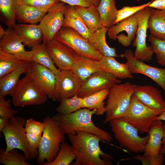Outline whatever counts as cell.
<instances>
[{"label": "cell", "instance_id": "obj_19", "mask_svg": "<svg viewBox=\"0 0 165 165\" xmlns=\"http://www.w3.org/2000/svg\"><path fill=\"white\" fill-rule=\"evenodd\" d=\"M144 104L160 115L165 111V101L161 91L151 85H136L133 94Z\"/></svg>", "mask_w": 165, "mask_h": 165}, {"label": "cell", "instance_id": "obj_6", "mask_svg": "<svg viewBox=\"0 0 165 165\" xmlns=\"http://www.w3.org/2000/svg\"><path fill=\"white\" fill-rule=\"evenodd\" d=\"M109 122L114 137L120 145L130 152H144L148 142V135L140 136L137 129L120 118L112 119Z\"/></svg>", "mask_w": 165, "mask_h": 165}, {"label": "cell", "instance_id": "obj_51", "mask_svg": "<svg viewBox=\"0 0 165 165\" xmlns=\"http://www.w3.org/2000/svg\"><path fill=\"white\" fill-rule=\"evenodd\" d=\"M163 134L162 140V144H165V122L163 123Z\"/></svg>", "mask_w": 165, "mask_h": 165}, {"label": "cell", "instance_id": "obj_9", "mask_svg": "<svg viewBox=\"0 0 165 165\" xmlns=\"http://www.w3.org/2000/svg\"><path fill=\"white\" fill-rule=\"evenodd\" d=\"M54 38L68 46L80 56L98 61L103 56L86 39L71 28L63 26Z\"/></svg>", "mask_w": 165, "mask_h": 165}, {"label": "cell", "instance_id": "obj_21", "mask_svg": "<svg viewBox=\"0 0 165 165\" xmlns=\"http://www.w3.org/2000/svg\"><path fill=\"white\" fill-rule=\"evenodd\" d=\"M63 26L71 28L81 35L91 45L94 37L77 12L74 6L66 5Z\"/></svg>", "mask_w": 165, "mask_h": 165}, {"label": "cell", "instance_id": "obj_7", "mask_svg": "<svg viewBox=\"0 0 165 165\" xmlns=\"http://www.w3.org/2000/svg\"><path fill=\"white\" fill-rule=\"evenodd\" d=\"M20 79L11 95L16 107L38 105L45 103L48 97L46 92L29 75Z\"/></svg>", "mask_w": 165, "mask_h": 165}, {"label": "cell", "instance_id": "obj_5", "mask_svg": "<svg viewBox=\"0 0 165 165\" xmlns=\"http://www.w3.org/2000/svg\"><path fill=\"white\" fill-rule=\"evenodd\" d=\"M136 85L127 82L115 84L110 88L105 106L104 123L123 116L130 105Z\"/></svg>", "mask_w": 165, "mask_h": 165}, {"label": "cell", "instance_id": "obj_29", "mask_svg": "<svg viewBox=\"0 0 165 165\" xmlns=\"http://www.w3.org/2000/svg\"><path fill=\"white\" fill-rule=\"evenodd\" d=\"M97 7L103 27L108 29L114 26L118 11L115 0H100Z\"/></svg>", "mask_w": 165, "mask_h": 165}, {"label": "cell", "instance_id": "obj_15", "mask_svg": "<svg viewBox=\"0 0 165 165\" xmlns=\"http://www.w3.org/2000/svg\"><path fill=\"white\" fill-rule=\"evenodd\" d=\"M138 25L137 12L109 28L107 34L109 38L117 39L123 46L128 47L135 38Z\"/></svg>", "mask_w": 165, "mask_h": 165}, {"label": "cell", "instance_id": "obj_8", "mask_svg": "<svg viewBox=\"0 0 165 165\" xmlns=\"http://www.w3.org/2000/svg\"><path fill=\"white\" fill-rule=\"evenodd\" d=\"M159 114L140 101L133 94L126 111L120 118L136 128L141 134L148 133Z\"/></svg>", "mask_w": 165, "mask_h": 165}, {"label": "cell", "instance_id": "obj_24", "mask_svg": "<svg viewBox=\"0 0 165 165\" xmlns=\"http://www.w3.org/2000/svg\"><path fill=\"white\" fill-rule=\"evenodd\" d=\"M163 125L161 120H155L152 123L148 132L149 138L143 156L156 155L159 153L162 145Z\"/></svg>", "mask_w": 165, "mask_h": 165}, {"label": "cell", "instance_id": "obj_50", "mask_svg": "<svg viewBox=\"0 0 165 165\" xmlns=\"http://www.w3.org/2000/svg\"><path fill=\"white\" fill-rule=\"evenodd\" d=\"M159 153L165 154V144H162L160 149Z\"/></svg>", "mask_w": 165, "mask_h": 165}, {"label": "cell", "instance_id": "obj_27", "mask_svg": "<svg viewBox=\"0 0 165 165\" xmlns=\"http://www.w3.org/2000/svg\"><path fill=\"white\" fill-rule=\"evenodd\" d=\"M148 28L151 36L165 40V10L151 8Z\"/></svg>", "mask_w": 165, "mask_h": 165}, {"label": "cell", "instance_id": "obj_34", "mask_svg": "<svg viewBox=\"0 0 165 165\" xmlns=\"http://www.w3.org/2000/svg\"><path fill=\"white\" fill-rule=\"evenodd\" d=\"M76 157L72 145L64 141L60 144L59 151L54 160L49 163L44 162L43 165H68Z\"/></svg>", "mask_w": 165, "mask_h": 165}, {"label": "cell", "instance_id": "obj_35", "mask_svg": "<svg viewBox=\"0 0 165 165\" xmlns=\"http://www.w3.org/2000/svg\"><path fill=\"white\" fill-rule=\"evenodd\" d=\"M20 0H0V10L9 28L16 25V12Z\"/></svg>", "mask_w": 165, "mask_h": 165}, {"label": "cell", "instance_id": "obj_38", "mask_svg": "<svg viewBox=\"0 0 165 165\" xmlns=\"http://www.w3.org/2000/svg\"><path fill=\"white\" fill-rule=\"evenodd\" d=\"M148 41L153 53L156 54L158 63L165 66V40L157 38L150 35Z\"/></svg>", "mask_w": 165, "mask_h": 165}, {"label": "cell", "instance_id": "obj_23", "mask_svg": "<svg viewBox=\"0 0 165 165\" xmlns=\"http://www.w3.org/2000/svg\"><path fill=\"white\" fill-rule=\"evenodd\" d=\"M101 68L119 79H132L133 76L127 64L120 63L114 57L103 56L99 61Z\"/></svg>", "mask_w": 165, "mask_h": 165}, {"label": "cell", "instance_id": "obj_16", "mask_svg": "<svg viewBox=\"0 0 165 165\" xmlns=\"http://www.w3.org/2000/svg\"><path fill=\"white\" fill-rule=\"evenodd\" d=\"M25 74L31 76L43 90L48 97L56 101V75L49 69L33 61L30 62Z\"/></svg>", "mask_w": 165, "mask_h": 165}, {"label": "cell", "instance_id": "obj_20", "mask_svg": "<svg viewBox=\"0 0 165 165\" xmlns=\"http://www.w3.org/2000/svg\"><path fill=\"white\" fill-rule=\"evenodd\" d=\"M13 28L22 43L31 49L43 42V33L39 24H18Z\"/></svg>", "mask_w": 165, "mask_h": 165}, {"label": "cell", "instance_id": "obj_44", "mask_svg": "<svg viewBox=\"0 0 165 165\" xmlns=\"http://www.w3.org/2000/svg\"><path fill=\"white\" fill-rule=\"evenodd\" d=\"M71 6L88 7L92 6H97L100 0H57Z\"/></svg>", "mask_w": 165, "mask_h": 165}, {"label": "cell", "instance_id": "obj_37", "mask_svg": "<svg viewBox=\"0 0 165 165\" xmlns=\"http://www.w3.org/2000/svg\"><path fill=\"white\" fill-rule=\"evenodd\" d=\"M83 98L76 94L72 97L61 101L56 108L58 113L67 115L73 112L82 108Z\"/></svg>", "mask_w": 165, "mask_h": 165}, {"label": "cell", "instance_id": "obj_22", "mask_svg": "<svg viewBox=\"0 0 165 165\" xmlns=\"http://www.w3.org/2000/svg\"><path fill=\"white\" fill-rule=\"evenodd\" d=\"M30 61H24L17 68L0 79V97L11 96L22 74L25 73Z\"/></svg>", "mask_w": 165, "mask_h": 165}, {"label": "cell", "instance_id": "obj_47", "mask_svg": "<svg viewBox=\"0 0 165 165\" xmlns=\"http://www.w3.org/2000/svg\"><path fill=\"white\" fill-rule=\"evenodd\" d=\"M9 119L0 117V132H2L3 130L7 125L9 121Z\"/></svg>", "mask_w": 165, "mask_h": 165}, {"label": "cell", "instance_id": "obj_41", "mask_svg": "<svg viewBox=\"0 0 165 165\" xmlns=\"http://www.w3.org/2000/svg\"><path fill=\"white\" fill-rule=\"evenodd\" d=\"M23 3L36 7L47 13L56 3L57 0H20Z\"/></svg>", "mask_w": 165, "mask_h": 165}, {"label": "cell", "instance_id": "obj_1", "mask_svg": "<svg viewBox=\"0 0 165 165\" xmlns=\"http://www.w3.org/2000/svg\"><path fill=\"white\" fill-rule=\"evenodd\" d=\"M76 157L73 165H110L109 155L101 149V139L97 136L88 132L76 131L67 134Z\"/></svg>", "mask_w": 165, "mask_h": 165}, {"label": "cell", "instance_id": "obj_43", "mask_svg": "<svg viewBox=\"0 0 165 165\" xmlns=\"http://www.w3.org/2000/svg\"><path fill=\"white\" fill-rule=\"evenodd\" d=\"M44 125L43 122H41L30 118L26 120L25 125V130L26 133L33 135H41L43 130Z\"/></svg>", "mask_w": 165, "mask_h": 165}, {"label": "cell", "instance_id": "obj_26", "mask_svg": "<svg viewBox=\"0 0 165 165\" xmlns=\"http://www.w3.org/2000/svg\"><path fill=\"white\" fill-rule=\"evenodd\" d=\"M74 6L78 14L92 33L104 27L97 6Z\"/></svg>", "mask_w": 165, "mask_h": 165}, {"label": "cell", "instance_id": "obj_40", "mask_svg": "<svg viewBox=\"0 0 165 165\" xmlns=\"http://www.w3.org/2000/svg\"><path fill=\"white\" fill-rule=\"evenodd\" d=\"M164 158V154L159 153L156 155L142 156L137 155L135 158L139 160L143 165H162Z\"/></svg>", "mask_w": 165, "mask_h": 165}, {"label": "cell", "instance_id": "obj_45", "mask_svg": "<svg viewBox=\"0 0 165 165\" xmlns=\"http://www.w3.org/2000/svg\"><path fill=\"white\" fill-rule=\"evenodd\" d=\"M26 133L27 139L30 145L33 148L38 149L40 145L42 134L35 135Z\"/></svg>", "mask_w": 165, "mask_h": 165}, {"label": "cell", "instance_id": "obj_52", "mask_svg": "<svg viewBox=\"0 0 165 165\" xmlns=\"http://www.w3.org/2000/svg\"><path fill=\"white\" fill-rule=\"evenodd\" d=\"M155 0H151V1L150 2H152L154 1H155Z\"/></svg>", "mask_w": 165, "mask_h": 165}, {"label": "cell", "instance_id": "obj_17", "mask_svg": "<svg viewBox=\"0 0 165 165\" xmlns=\"http://www.w3.org/2000/svg\"><path fill=\"white\" fill-rule=\"evenodd\" d=\"M82 82L72 70L61 71L60 73L56 76V101L60 102L77 94Z\"/></svg>", "mask_w": 165, "mask_h": 165}, {"label": "cell", "instance_id": "obj_28", "mask_svg": "<svg viewBox=\"0 0 165 165\" xmlns=\"http://www.w3.org/2000/svg\"><path fill=\"white\" fill-rule=\"evenodd\" d=\"M72 70L83 82L92 74L104 70L99 61L80 56Z\"/></svg>", "mask_w": 165, "mask_h": 165}, {"label": "cell", "instance_id": "obj_30", "mask_svg": "<svg viewBox=\"0 0 165 165\" xmlns=\"http://www.w3.org/2000/svg\"><path fill=\"white\" fill-rule=\"evenodd\" d=\"M110 89H105L83 98L82 108L97 110L96 114L101 115L105 113V100L108 97Z\"/></svg>", "mask_w": 165, "mask_h": 165}, {"label": "cell", "instance_id": "obj_12", "mask_svg": "<svg viewBox=\"0 0 165 165\" xmlns=\"http://www.w3.org/2000/svg\"><path fill=\"white\" fill-rule=\"evenodd\" d=\"M46 48L61 71L72 70L80 56L68 46L54 38L46 44Z\"/></svg>", "mask_w": 165, "mask_h": 165}, {"label": "cell", "instance_id": "obj_3", "mask_svg": "<svg viewBox=\"0 0 165 165\" xmlns=\"http://www.w3.org/2000/svg\"><path fill=\"white\" fill-rule=\"evenodd\" d=\"M26 120L21 116L12 117L2 133L6 144V151L8 152L14 149H20L27 160H29L37 157L38 151L32 147L28 141L25 129Z\"/></svg>", "mask_w": 165, "mask_h": 165}, {"label": "cell", "instance_id": "obj_4", "mask_svg": "<svg viewBox=\"0 0 165 165\" xmlns=\"http://www.w3.org/2000/svg\"><path fill=\"white\" fill-rule=\"evenodd\" d=\"M44 128L38 148L37 163L43 165L55 159L59 151L60 144L64 141V135L61 129L52 117L49 116L43 120Z\"/></svg>", "mask_w": 165, "mask_h": 165}, {"label": "cell", "instance_id": "obj_11", "mask_svg": "<svg viewBox=\"0 0 165 165\" xmlns=\"http://www.w3.org/2000/svg\"><path fill=\"white\" fill-rule=\"evenodd\" d=\"M66 5L58 1L45 15L39 23L43 35V42L46 44L53 39L63 26Z\"/></svg>", "mask_w": 165, "mask_h": 165}, {"label": "cell", "instance_id": "obj_48", "mask_svg": "<svg viewBox=\"0 0 165 165\" xmlns=\"http://www.w3.org/2000/svg\"><path fill=\"white\" fill-rule=\"evenodd\" d=\"M159 120L165 121V111L156 117L155 120Z\"/></svg>", "mask_w": 165, "mask_h": 165}, {"label": "cell", "instance_id": "obj_14", "mask_svg": "<svg viewBox=\"0 0 165 165\" xmlns=\"http://www.w3.org/2000/svg\"><path fill=\"white\" fill-rule=\"evenodd\" d=\"M123 54L132 74L139 73L148 77L165 92V68L153 67L136 59L133 52L130 49L126 50Z\"/></svg>", "mask_w": 165, "mask_h": 165}, {"label": "cell", "instance_id": "obj_25", "mask_svg": "<svg viewBox=\"0 0 165 165\" xmlns=\"http://www.w3.org/2000/svg\"><path fill=\"white\" fill-rule=\"evenodd\" d=\"M46 13L35 7L20 2L16 12V20L20 23L36 24L39 23Z\"/></svg>", "mask_w": 165, "mask_h": 165}, {"label": "cell", "instance_id": "obj_46", "mask_svg": "<svg viewBox=\"0 0 165 165\" xmlns=\"http://www.w3.org/2000/svg\"><path fill=\"white\" fill-rule=\"evenodd\" d=\"M151 8L160 10H165V0H156L148 6Z\"/></svg>", "mask_w": 165, "mask_h": 165}, {"label": "cell", "instance_id": "obj_39", "mask_svg": "<svg viewBox=\"0 0 165 165\" xmlns=\"http://www.w3.org/2000/svg\"><path fill=\"white\" fill-rule=\"evenodd\" d=\"M151 3V2H150L138 6L123 7L121 9L118 10L116 18L114 23V25L145 7L148 6Z\"/></svg>", "mask_w": 165, "mask_h": 165}, {"label": "cell", "instance_id": "obj_10", "mask_svg": "<svg viewBox=\"0 0 165 165\" xmlns=\"http://www.w3.org/2000/svg\"><path fill=\"white\" fill-rule=\"evenodd\" d=\"M151 8L147 6L138 12V28L133 46L136 47L134 53V57L142 61H151L154 53L150 46H147L146 43L148 21Z\"/></svg>", "mask_w": 165, "mask_h": 165}, {"label": "cell", "instance_id": "obj_49", "mask_svg": "<svg viewBox=\"0 0 165 165\" xmlns=\"http://www.w3.org/2000/svg\"><path fill=\"white\" fill-rule=\"evenodd\" d=\"M6 33V30H4L1 25H0V38H2Z\"/></svg>", "mask_w": 165, "mask_h": 165}, {"label": "cell", "instance_id": "obj_36", "mask_svg": "<svg viewBox=\"0 0 165 165\" xmlns=\"http://www.w3.org/2000/svg\"><path fill=\"white\" fill-rule=\"evenodd\" d=\"M24 154L16 149L7 152L1 148L0 151V163L5 165H31L27 161Z\"/></svg>", "mask_w": 165, "mask_h": 165}, {"label": "cell", "instance_id": "obj_13", "mask_svg": "<svg viewBox=\"0 0 165 165\" xmlns=\"http://www.w3.org/2000/svg\"><path fill=\"white\" fill-rule=\"evenodd\" d=\"M121 81L104 70L94 72L82 82L77 94L83 98L101 90L110 89L115 84Z\"/></svg>", "mask_w": 165, "mask_h": 165}, {"label": "cell", "instance_id": "obj_31", "mask_svg": "<svg viewBox=\"0 0 165 165\" xmlns=\"http://www.w3.org/2000/svg\"><path fill=\"white\" fill-rule=\"evenodd\" d=\"M108 29L107 28L104 27L93 33L95 38L91 46L103 56L124 57L123 54H117L116 49L109 47L107 44L105 36Z\"/></svg>", "mask_w": 165, "mask_h": 165}, {"label": "cell", "instance_id": "obj_42", "mask_svg": "<svg viewBox=\"0 0 165 165\" xmlns=\"http://www.w3.org/2000/svg\"><path fill=\"white\" fill-rule=\"evenodd\" d=\"M11 102L10 99L6 100L5 97H0V117L10 119L18 113L17 110L11 108Z\"/></svg>", "mask_w": 165, "mask_h": 165}, {"label": "cell", "instance_id": "obj_32", "mask_svg": "<svg viewBox=\"0 0 165 165\" xmlns=\"http://www.w3.org/2000/svg\"><path fill=\"white\" fill-rule=\"evenodd\" d=\"M31 49L34 50L32 61L42 65L52 71L56 76L61 72L57 68L46 48V44L44 43L38 45Z\"/></svg>", "mask_w": 165, "mask_h": 165}, {"label": "cell", "instance_id": "obj_33", "mask_svg": "<svg viewBox=\"0 0 165 165\" xmlns=\"http://www.w3.org/2000/svg\"><path fill=\"white\" fill-rule=\"evenodd\" d=\"M23 61L12 54L0 50V79L16 69Z\"/></svg>", "mask_w": 165, "mask_h": 165}, {"label": "cell", "instance_id": "obj_2", "mask_svg": "<svg viewBox=\"0 0 165 165\" xmlns=\"http://www.w3.org/2000/svg\"><path fill=\"white\" fill-rule=\"evenodd\" d=\"M96 112L95 109L83 108L68 114L57 113L52 117L64 135L76 131H83L96 135L104 143H110L113 140L112 135L96 126L92 122V116Z\"/></svg>", "mask_w": 165, "mask_h": 165}, {"label": "cell", "instance_id": "obj_18", "mask_svg": "<svg viewBox=\"0 0 165 165\" xmlns=\"http://www.w3.org/2000/svg\"><path fill=\"white\" fill-rule=\"evenodd\" d=\"M6 33L0 41V50L13 55L22 61H32L34 50H26L23 44L13 28H9Z\"/></svg>", "mask_w": 165, "mask_h": 165}]
</instances>
